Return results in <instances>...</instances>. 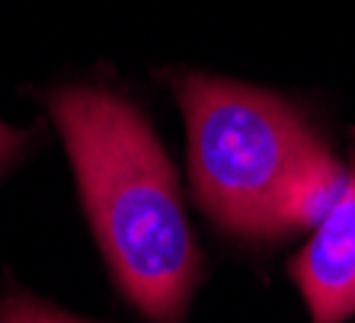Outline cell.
I'll use <instances>...</instances> for the list:
<instances>
[{
	"mask_svg": "<svg viewBox=\"0 0 355 323\" xmlns=\"http://www.w3.org/2000/svg\"><path fill=\"white\" fill-rule=\"evenodd\" d=\"M49 112L116 285L148 323H182L202 253L157 132L132 100L90 83L55 90Z\"/></svg>",
	"mask_w": 355,
	"mask_h": 323,
	"instance_id": "1",
	"label": "cell"
},
{
	"mask_svg": "<svg viewBox=\"0 0 355 323\" xmlns=\"http://www.w3.org/2000/svg\"><path fill=\"white\" fill-rule=\"evenodd\" d=\"M192 195L237 241L272 243L314 227L336 202L346 166L288 100L247 83L182 74Z\"/></svg>",
	"mask_w": 355,
	"mask_h": 323,
	"instance_id": "2",
	"label": "cell"
},
{
	"mask_svg": "<svg viewBox=\"0 0 355 323\" xmlns=\"http://www.w3.org/2000/svg\"><path fill=\"white\" fill-rule=\"evenodd\" d=\"M311 231V241L291 259V279L311 323H346L355 317V157L336 202Z\"/></svg>",
	"mask_w": 355,
	"mask_h": 323,
	"instance_id": "3",
	"label": "cell"
},
{
	"mask_svg": "<svg viewBox=\"0 0 355 323\" xmlns=\"http://www.w3.org/2000/svg\"><path fill=\"white\" fill-rule=\"evenodd\" d=\"M26 138H29L26 132H17V128H10V125L0 122V176L19 160V154H23V148H26Z\"/></svg>",
	"mask_w": 355,
	"mask_h": 323,
	"instance_id": "5",
	"label": "cell"
},
{
	"mask_svg": "<svg viewBox=\"0 0 355 323\" xmlns=\"http://www.w3.org/2000/svg\"><path fill=\"white\" fill-rule=\"evenodd\" d=\"M0 323H93L45 304L33 295H7L0 301Z\"/></svg>",
	"mask_w": 355,
	"mask_h": 323,
	"instance_id": "4",
	"label": "cell"
}]
</instances>
